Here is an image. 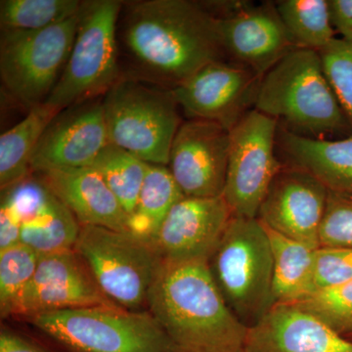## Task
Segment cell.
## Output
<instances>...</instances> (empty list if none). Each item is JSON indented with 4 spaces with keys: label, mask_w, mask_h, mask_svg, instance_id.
Instances as JSON below:
<instances>
[{
    "label": "cell",
    "mask_w": 352,
    "mask_h": 352,
    "mask_svg": "<svg viewBox=\"0 0 352 352\" xmlns=\"http://www.w3.org/2000/svg\"><path fill=\"white\" fill-rule=\"evenodd\" d=\"M124 2L83 1L73 48L45 103L59 111L100 98L119 80L118 25Z\"/></svg>",
    "instance_id": "cell-7"
},
{
    "label": "cell",
    "mask_w": 352,
    "mask_h": 352,
    "mask_svg": "<svg viewBox=\"0 0 352 352\" xmlns=\"http://www.w3.org/2000/svg\"><path fill=\"white\" fill-rule=\"evenodd\" d=\"M109 144L102 99L72 106L58 113L39 139L32 157V175L91 166Z\"/></svg>",
    "instance_id": "cell-15"
},
{
    "label": "cell",
    "mask_w": 352,
    "mask_h": 352,
    "mask_svg": "<svg viewBox=\"0 0 352 352\" xmlns=\"http://www.w3.org/2000/svg\"><path fill=\"white\" fill-rule=\"evenodd\" d=\"M263 76L240 64L215 61L173 88L190 120H207L231 131L254 109Z\"/></svg>",
    "instance_id": "cell-12"
},
{
    "label": "cell",
    "mask_w": 352,
    "mask_h": 352,
    "mask_svg": "<svg viewBox=\"0 0 352 352\" xmlns=\"http://www.w3.org/2000/svg\"><path fill=\"white\" fill-rule=\"evenodd\" d=\"M273 258V300L295 305L314 292L315 248L264 226Z\"/></svg>",
    "instance_id": "cell-22"
},
{
    "label": "cell",
    "mask_w": 352,
    "mask_h": 352,
    "mask_svg": "<svg viewBox=\"0 0 352 352\" xmlns=\"http://www.w3.org/2000/svg\"><path fill=\"white\" fill-rule=\"evenodd\" d=\"M22 222L21 243L39 256L74 249L80 224L66 206L34 175L1 190Z\"/></svg>",
    "instance_id": "cell-18"
},
{
    "label": "cell",
    "mask_w": 352,
    "mask_h": 352,
    "mask_svg": "<svg viewBox=\"0 0 352 352\" xmlns=\"http://www.w3.org/2000/svg\"><path fill=\"white\" fill-rule=\"evenodd\" d=\"M78 0H1V30L39 31L71 19L80 12Z\"/></svg>",
    "instance_id": "cell-27"
},
{
    "label": "cell",
    "mask_w": 352,
    "mask_h": 352,
    "mask_svg": "<svg viewBox=\"0 0 352 352\" xmlns=\"http://www.w3.org/2000/svg\"><path fill=\"white\" fill-rule=\"evenodd\" d=\"M147 309L175 352H245L249 327L233 314L207 261H163Z\"/></svg>",
    "instance_id": "cell-2"
},
{
    "label": "cell",
    "mask_w": 352,
    "mask_h": 352,
    "mask_svg": "<svg viewBox=\"0 0 352 352\" xmlns=\"http://www.w3.org/2000/svg\"><path fill=\"white\" fill-rule=\"evenodd\" d=\"M277 148L284 166L307 171L329 191L352 195V134L344 138L314 139L279 126Z\"/></svg>",
    "instance_id": "cell-21"
},
{
    "label": "cell",
    "mask_w": 352,
    "mask_h": 352,
    "mask_svg": "<svg viewBox=\"0 0 352 352\" xmlns=\"http://www.w3.org/2000/svg\"><path fill=\"white\" fill-rule=\"evenodd\" d=\"M347 339L352 340V333H349V335H347L346 337Z\"/></svg>",
    "instance_id": "cell-36"
},
{
    "label": "cell",
    "mask_w": 352,
    "mask_h": 352,
    "mask_svg": "<svg viewBox=\"0 0 352 352\" xmlns=\"http://www.w3.org/2000/svg\"><path fill=\"white\" fill-rule=\"evenodd\" d=\"M91 166L100 173L129 219L136 207L149 164L110 143Z\"/></svg>",
    "instance_id": "cell-26"
},
{
    "label": "cell",
    "mask_w": 352,
    "mask_h": 352,
    "mask_svg": "<svg viewBox=\"0 0 352 352\" xmlns=\"http://www.w3.org/2000/svg\"><path fill=\"white\" fill-rule=\"evenodd\" d=\"M328 194L310 173L284 166L271 183L258 219L272 230L318 249Z\"/></svg>",
    "instance_id": "cell-17"
},
{
    "label": "cell",
    "mask_w": 352,
    "mask_h": 352,
    "mask_svg": "<svg viewBox=\"0 0 352 352\" xmlns=\"http://www.w3.org/2000/svg\"><path fill=\"white\" fill-rule=\"evenodd\" d=\"M320 247L352 248V195L329 191L319 232Z\"/></svg>",
    "instance_id": "cell-31"
},
{
    "label": "cell",
    "mask_w": 352,
    "mask_h": 352,
    "mask_svg": "<svg viewBox=\"0 0 352 352\" xmlns=\"http://www.w3.org/2000/svg\"><path fill=\"white\" fill-rule=\"evenodd\" d=\"M208 264L227 305L248 327L274 307L272 251L258 219L233 217Z\"/></svg>",
    "instance_id": "cell-5"
},
{
    "label": "cell",
    "mask_w": 352,
    "mask_h": 352,
    "mask_svg": "<svg viewBox=\"0 0 352 352\" xmlns=\"http://www.w3.org/2000/svg\"><path fill=\"white\" fill-rule=\"evenodd\" d=\"M214 18L226 54L256 75H265L296 48L274 3L237 1L228 12Z\"/></svg>",
    "instance_id": "cell-14"
},
{
    "label": "cell",
    "mask_w": 352,
    "mask_h": 352,
    "mask_svg": "<svg viewBox=\"0 0 352 352\" xmlns=\"http://www.w3.org/2000/svg\"><path fill=\"white\" fill-rule=\"evenodd\" d=\"M75 215L80 226L127 231V215L94 168H54L32 173Z\"/></svg>",
    "instance_id": "cell-20"
},
{
    "label": "cell",
    "mask_w": 352,
    "mask_h": 352,
    "mask_svg": "<svg viewBox=\"0 0 352 352\" xmlns=\"http://www.w3.org/2000/svg\"><path fill=\"white\" fill-rule=\"evenodd\" d=\"M74 251L109 298L129 310L147 309L161 258L151 244L127 231L80 226Z\"/></svg>",
    "instance_id": "cell-8"
},
{
    "label": "cell",
    "mask_w": 352,
    "mask_h": 352,
    "mask_svg": "<svg viewBox=\"0 0 352 352\" xmlns=\"http://www.w3.org/2000/svg\"><path fill=\"white\" fill-rule=\"evenodd\" d=\"M62 352H175L148 309L90 307L29 319Z\"/></svg>",
    "instance_id": "cell-6"
},
{
    "label": "cell",
    "mask_w": 352,
    "mask_h": 352,
    "mask_svg": "<svg viewBox=\"0 0 352 352\" xmlns=\"http://www.w3.org/2000/svg\"><path fill=\"white\" fill-rule=\"evenodd\" d=\"M184 197L168 166L149 164L136 207L127 219V232L151 244L166 215Z\"/></svg>",
    "instance_id": "cell-24"
},
{
    "label": "cell",
    "mask_w": 352,
    "mask_h": 352,
    "mask_svg": "<svg viewBox=\"0 0 352 352\" xmlns=\"http://www.w3.org/2000/svg\"><path fill=\"white\" fill-rule=\"evenodd\" d=\"M254 109L303 138L351 135L318 51L295 48L261 78Z\"/></svg>",
    "instance_id": "cell-3"
},
{
    "label": "cell",
    "mask_w": 352,
    "mask_h": 352,
    "mask_svg": "<svg viewBox=\"0 0 352 352\" xmlns=\"http://www.w3.org/2000/svg\"><path fill=\"white\" fill-rule=\"evenodd\" d=\"M80 12L39 31L1 30V82L28 111L45 103L57 85L73 48Z\"/></svg>",
    "instance_id": "cell-9"
},
{
    "label": "cell",
    "mask_w": 352,
    "mask_h": 352,
    "mask_svg": "<svg viewBox=\"0 0 352 352\" xmlns=\"http://www.w3.org/2000/svg\"><path fill=\"white\" fill-rule=\"evenodd\" d=\"M291 305L314 315L344 337L352 333V280L316 292Z\"/></svg>",
    "instance_id": "cell-29"
},
{
    "label": "cell",
    "mask_w": 352,
    "mask_h": 352,
    "mask_svg": "<svg viewBox=\"0 0 352 352\" xmlns=\"http://www.w3.org/2000/svg\"><path fill=\"white\" fill-rule=\"evenodd\" d=\"M39 254L22 243L0 251V317L8 319L11 308L34 277Z\"/></svg>",
    "instance_id": "cell-28"
},
{
    "label": "cell",
    "mask_w": 352,
    "mask_h": 352,
    "mask_svg": "<svg viewBox=\"0 0 352 352\" xmlns=\"http://www.w3.org/2000/svg\"><path fill=\"white\" fill-rule=\"evenodd\" d=\"M245 352H352V340L295 305H276L249 328Z\"/></svg>",
    "instance_id": "cell-19"
},
{
    "label": "cell",
    "mask_w": 352,
    "mask_h": 352,
    "mask_svg": "<svg viewBox=\"0 0 352 352\" xmlns=\"http://www.w3.org/2000/svg\"><path fill=\"white\" fill-rule=\"evenodd\" d=\"M319 54L328 82L352 124V41L336 38Z\"/></svg>",
    "instance_id": "cell-30"
},
{
    "label": "cell",
    "mask_w": 352,
    "mask_h": 352,
    "mask_svg": "<svg viewBox=\"0 0 352 352\" xmlns=\"http://www.w3.org/2000/svg\"><path fill=\"white\" fill-rule=\"evenodd\" d=\"M111 144L146 163L168 166L182 126L173 88L138 76H120L102 98Z\"/></svg>",
    "instance_id": "cell-4"
},
{
    "label": "cell",
    "mask_w": 352,
    "mask_h": 352,
    "mask_svg": "<svg viewBox=\"0 0 352 352\" xmlns=\"http://www.w3.org/2000/svg\"><path fill=\"white\" fill-rule=\"evenodd\" d=\"M122 6L118 36L143 80L175 88L226 54L215 18L201 2L141 0Z\"/></svg>",
    "instance_id": "cell-1"
},
{
    "label": "cell",
    "mask_w": 352,
    "mask_h": 352,
    "mask_svg": "<svg viewBox=\"0 0 352 352\" xmlns=\"http://www.w3.org/2000/svg\"><path fill=\"white\" fill-rule=\"evenodd\" d=\"M90 307H120L102 291L74 249L39 256L34 277L8 319L27 322L38 315Z\"/></svg>",
    "instance_id": "cell-11"
},
{
    "label": "cell",
    "mask_w": 352,
    "mask_h": 352,
    "mask_svg": "<svg viewBox=\"0 0 352 352\" xmlns=\"http://www.w3.org/2000/svg\"><path fill=\"white\" fill-rule=\"evenodd\" d=\"M276 120L252 109L230 131L223 197L233 217L258 219L259 208L284 164L277 154Z\"/></svg>",
    "instance_id": "cell-10"
},
{
    "label": "cell",
    "mask_w": 352,
    "mask_h": 352,
    "mask_svg": "<svg viewBox=\"0 0 352 352\" xmlns=\"http://www.w3.org/2000/svg\"><path fill=\"white\" fill-rule=\"evenodd\" d=\"M0 352H56L41 340L18 329L2 324Z\"/></svg>",
    "instance_id": "cell-34"
},
{
    "label": "cell",
    "mask_w": 352,
    "mask_h": 352,
    "mask_svg": "<svg viewBox=\"0 0 352 352\" xmlns=\"http://www.w3.org/2000/svg\"><path fill=\"white\" fill-rule=\"evenodd\" d=\"M232 217L223 196L184 197L166 215L151 245L163 261H208Z\"/></svg>",
    "instance_id": "cell-16"
},
{
    "label": "cell",
    "mask_w": 352,
    "mask_h": 352,
    "mask_svg": "<svg viewBox=\"0 0 352 352\" xmlns=\"http://www.w3.org/2000/svg\"><path fill=\"white\" fill-rule=\"evenodd\" d=\"M275 6L296 48L319 52L336 38L329 0H283Z\"/></svg>",
    "instance_id": "cell-25"
},
{
    "label": "cell",
    "mask_w": 352,
    "mask_h": 352,
    "mask_svg": "<svg viewBox=\"0 0 352 352\" xmlns=\"http://www.w3.org/2000/svg\"><path fill=\"white\" fill-rule=\"evenodd\" d=\"M20 215L6 194L1 193L0 203V251L21 243Z\"/></svg>",
    "instance_id": "cell-33"
},
{
    "label": "cell",
    "mask_w": 352,
    "mask_h": 352,
    "mask_svg": "<svg viewBox=\"0 0 352 352\" xmlns=\"http://www.w3.org/2000/svg\"><path fill=\"white\" fill-rule=\"evenodd\" d=\"M230 131L215 122L189 120L176 132L168 170L185 197L223 196Z\"/></svg>",
    "instance_id": "cell-13"
},
{
    "label": "cell",
    "mask_w": 352,
    "mask_h": 352,
    "mask_svg": "<svg viewBox=\"0 0 352 352\" xmlns=\"http://www.w3.org/2000/svg\"><path fill=\"white\" fill-rule=\"evenodd\" d=\"M61 112L44 103L0 136V187L8 188L32 175L31 161L39 139Z\"/></svg>",
    "instance_id": "cell-23"
},
{
    "label": "cell",
    "mask_w": 352,
    "mask_h": 352,
    "mask_svg": "<svg viewBox=\"0 0 352 352\" xmlns=\"http://www.w3.org/2000/svg\"><path fill=\"white\" fill-rule=\"evenodd\" d=\"M329 6L335 32L352 41V0H329Z\"/></svg>",
    "instance_id": "cell-35"
},
{
    "label": "cell",
    "mask_w": 352,
    "mask_h": 352,
    "mask_svg": "<svg viewBox=\"0 0 352 352\" xmlns=\"http://www.w3.org/2000/svg\"><path fill=\"white\" fill-rule=\"evenodd\" d=\"M351 280L352 248L319 247L316 250L314 293L340 286Z\"/></svg>",
    "instance_id": "cell-32"
}]
</instances>
